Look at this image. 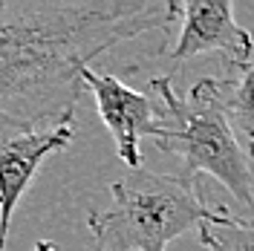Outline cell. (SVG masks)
<instances>
[{
	"mask_svg": "<svg viewBox=\"0 0 254 251\" xmlns=\"http://www.w3.org/2000/svg\"><path fill=\"white\" fill-rule=\"evenodd\" d=\"M179 9L176 0H0V144L69 127L84 69L122 41L171 26Z\"/></svg>",
	"mask_w": 254,
	"mask_h": 251,
	"instance_id": "1",
	"label": "cell"
},
{
	"mask_svg": "<svg viewBox=\"0 0 254 251\" xmlns=\"http://www.w3.org/2000/svg\"><path fill=\"white\" fill-rule=\"evenodd\" d=\"M150 93L165 110V130L156 139V147L182 159L179 176L193 182L196 173H208L243 205H252L254 176L222 101L220 78L196 81L182 98L176 95L171 78L162 75L150 81Z\"/></svg>",
	"mask_w": 254,
	"mask_h": 251,
	"instance_id": "2",
	"label": "cell"
},
{
	"mask_svg": "<svg viewBox=\"0 0 254 251\" xmlns=\"http://www.w3.org/2000/svg\"><path fill=\"white\" fill-rule=\"evenodd\" d=\"M110 193V208L87 217L95 251H168L179 234L225 214V205L202 202L193 182L144 168L116 179Z\"/></svg>",
	"mask_w": 254,
	"mask_h": 251,
	"instance_id": "3",
	"label": "cell"
},
{
	"mask_svg": "<svg viewBox=\"0 0 254 251\" xmlns=\"http://www.w3.org/2000/svg\"><path fill=\"white\" fill-rule=\"evenodd\" d=\"M84 87L93 93L98 116L116 141L119 159L130 171H139L142 168V139L156 141L165 130V110L159 98L136 93L116 75L95 72L93 66L84 69Z\"/></svg>",
	"mask_w": 254,
	"mask_h": 251,
	"instance_id": "4",
	"label": "cell"
},
{
	"mask_svg": "<svg viewBox=\"0 0 254 251\" xmlns=\"http://www.w3.org/2000/svg\"><path fill=\"white\" fill-rule=\"evenodd\" d=\"M179 23V38L168 52L171 61H188L208 52H222L231 69L252 61L254 38L234 20L231 0H185Z\"/></svg>",
	"mask_w": 254,
	"mask_h": 251,
	"instance_id": "5",
	"label": "cell"
},
{
	"mask_svg": "<svg viewBox=\"0 0 254 251\" xmlns=\"http://www.w3.org/2000/svg\"><path fill=\"white\" fill-rule=\"evenodd\" d=\"M75 136V127H58V130H44V133H29L0 144V251H6V240L12 231V217H15L17 202L35 179L41 162L69 147Z\"/></svg>",
	"mask_w": 254,
	"mask_h": 251,
	"instance_id": "6",
	"label": "cell"
},
{
	"mask_svg": "<svg viewBox=\"0 0 254 251\" xmlns=\"http://www.w3.org/2000/svg\"><path fill=\"white\" fill-rule=\"evenodd\" d=\"M220 90L231 125L246 136L249 156H254V63L234 66L228 78H220Z\"/></svg>",
	"mask_w": 254,
	"mask_h": 251,
	"instance_id": "7",
	"label": "cell"
},
{
	"mask_svg": "<svg viewBox=\"0 0 254 251\" xmlns=\"http://www.w3.org/2000/svg\"><path fill=\"white\" fill-rule=\"evenodd\" d=\"M199 243L208 251H254V217H231L225 211L199 225Z\"/></svg>",
	"mask_w": 254,
	"mask_h": 251,
	"instance_id": "8",
	"label": "cell"
},
{
	"mask_svg": "<svg viewBox=\"0 0 254 251\" xmlns=\"http://www.w3.org/2000/svg\"><path fill=\"white\" fill-rule=\"evenodd\" d=\"M35 251H58V249H55V243H49V240H38V243H35Z\"/></svg>",
	"mask_w": 254,
	"mask_h": 251,
	"instance_id": "9",
	"label": "cell"
}]
</instances>
